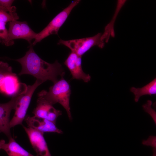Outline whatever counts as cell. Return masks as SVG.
Masks as SVG:
<instances>
[{
    "instance_id": "9a60e30c",
    "label": "cell",
    "mask_w": 156,
    "mask_h": 156,
    "mask_svg": "<svg viewBox=\"0 0 156 156\" xmlns=\"http://www.w3.org/2000/svg\"><path fill=\"white\" fill-rule=\"evenodd\" d=\"M15 74L12 72V68L8 63L0 62V87L7 76Z\"/></svg>"
},
{
    "instance_id": "ba28073f",
    "label": "cell",
    "mask_w": 156,
    "mask_h": 156,
    "mask_svg": "<svg viewBox=\"0 0 156 156\" xmlns=\"http://www.w3.org/2000/svg\"><path fill=\"white\" fill-rule=\"evenodd\" d=\"M36 107L33 113L34 116L47 119L56 124L57 118L62 114V112L55 109L44 98L38 96Z\"/></svg>"
},
{
    "instance_id": "277c9868",
    "label": "cell",
    "mask_w": 156,
    "mask_h": 156,
    "mask_svg": "<svg viewBox=\"0 0 156 156\" xmlns=\"http://www.w3.org/2000/svg\"><path fill=\"white\" fill-rule=\"evenodd\" d=\"M44 81L36 79L32 85L27 86L26 91L18 99L13 117L10 121V128L18 125H22L29 107L32 96L37 87Z\"/></svg>"
},
{
    "instance_id": "44dd1931",
    "label": "cell",
    "mask_w": 156,
    "mask_h": 156,
    "mask_svg": "<svg viewBox=\"0 0 156 156\" xmlns=\"http://www.w3.org/2000/svg\"><path fill=\"white\" fill-rule=\"evenodd\" d=\"M156 148H153V156H156Z\"/></svg>"
},
{
    "instance_id": "3957f363",
    "label": "cell",
    "mask_w": 156,
    "mask_h": 156,
    "mask_svg": "<svg viewBox=\"0 0 156 156\" xmlns=\"http://www.w3.org/2000/svg\"><path fill=\"white\" fill-rule=\"evenodd\" d=\"M104 41L102 36V34L99 33L89 37L68 40L60 39L58 44L65 46L71 52L81 57L93 46H97L100 48H103L104 46Z\"/></svg>"
},
{
    "instance_id": "30bf717a",
    "label": "cell",
    "mask_w": 156,
    "mask_h": 156,
    "mask_svg": "<svg viewBox=\"0 0 156 156\" xmlns=\"http://www.w3.org/2000/svg\"><path fill=\"white\" fill-rule=\"evenodd\" d=\"M72 76V79H82L87 83L91 79L90 76L83 71L81 66V57L71 52L64 62Z\"/></svg>"
},
{
    "instance_id": "52a82bcc",
    "label": "cell",
    "mask_w": 156,
    "mask_h": 156,
    "mask_svg": "<svg viewBox=\"0 0 156 156\" xmlns=\"http://www.w3.org/2000/svg\"><path fill=\"white\" fill-rule=\"evenodd\" d=\"M37 34L27 22L13 20L9 22L7 38L2 43L6 46H11L14 44V40L23 39L31 44V41L35 39Z\"/></svg>"
},
{
    "instance_id": "8992f818",
    "label": "cell",
    "mask_w": 156,
    "mask_h": 156,
    "mask_svg": "<svg viewBox=\"0 0 156 156\" xmlns=\"http://www.w3.org/2000/svg\"><path fill=\"white\" fill-rule=\"evenodd\" d=\"M27 86L21 83L16 93L12 96L10 100L4 103H0V133H4L9 139L12 137L10 133V116L11 111L15 109L19 98L25 91Z\"/></svg>"
},
{
    "instance_id": "7402d4cb",
    "label": "cell",
    "mask_w": 156,
    "mask_h": 156,
    "mask_svg": "<svg viewBox=\"0 0 156 156\" xmlns=\"http://www.w3.org/2000/svg\"><path fill=\"white\" fill-rule=\"evenodd\" d=\"M4 57H0V59H3Z\"/></svg>"
},
{
    "instance_id": "7a4b0ae2",
    "label": "cell",
    "mask_w": 156,
    "mask_h": 156,
    "mask_svg": "<svg viewBox=\"0 0 156 156\" xmlns=\"http://www.w3.org/2000/svg\"><path fill=\"white\" fill-rule=\"evenodd\" d=\"M71 93L70 84L63 76L50 87L48 91L43 90L38 95L53 105L57 103L60 104L66 110L68 118L71 120L72 119L70 106Z\"/></svg>"
},
{
    "instance_id": "5b68a950",
    "label": "cell",
    "mask_w": 156,
    "mask_h": 156,
    "mask_svg": "<svg viewBox=\"0 0 156 156\" xmlns=\"http://www.w3.org/2000/svg\"><path fill=\"white\" fill-rule=\"evenodd\" d=\"M80 0H75L57 15L42 31L37 34L34 41L31 44L35 45L42 40L53 34H58L61 26L68 18L73 8L77 5Z\"/></svg>"
},
{
    "instance_id": "ac0fdd59",
    "label": "cell",
    "mask_w": 156,
    "mask_h": 156,
    "mask_svg": "<svg viewBox=\"0 0 156 156\" xmlns=\"http://www.w3.org/2000/svg\"><path fill=\"white\" fill-rule=\"evenodd\" d=\"M152 104L151 101L148 100L146 103L142 106V107L144 111L151 116L156 124V113L155 110L151 107Z\"/></svg>"
},
{
    "instance_id": "ffe728a7",
    "label": "cell",
    "mask_w": 156,
    "mask_h": 156,
    "mask_svg": "<svg viewBox=\"0 0 156 156\" xmlns=\"http://www.w3.org/2000/svg\"><path fill=\"white\" fill-rule=\"evenodd\" d=\"M142 143L144 145L156 148V137L155 136H150L146 140H143Z\"/></svg>"
},
{
    "instance_id": "e0dca14e",
    "label": "cell",
    "mask_w": 156,
    "mask_h": 156,
    "mask_svg": "<svg viewBox=\"0 0 156 156\" xmlns=\"http://www.w3.org/2000/svg\"><path fill=\"white\" fill-rule=\"evenodd\" d=\"M12 0H0V11L7 12H15V8H13L12 4L14 1Z\"/></svg>"
},
{
    "instance_id": "d6986e66",
    "label": "cell",
    "mask_w": 156,
    "mask_h": 156,
    "mask_svg": "<svg viewBox=\"0 0 156 156\" xmlns=\"http://www.w3.org/2000/svg\"><path fill=\"white\" fill-rule=\"evenodd\" d=\"M8 30L6 27V23L0 22V42L6 40L8 37Z\"/></svg>"
},
{
    "instance_id": "9c48e42d",
    "label": "cell",
    "mask_w": 156,
    "mask_h": 156,
    "mask_svg": "<svg viewBox=\"0 0 156 156\" xmlns=\"http://www.w3.org/2000/svg\"><path fill=\"white\" fill-rule=\"evenodd\" d=\"M38 156H51L44 137V133L23 126Z\"/></svg>"
},
{
    "instance_id": "8fae6325",
    "label": "cell",
    "mask_w": 156,
    "mask_h": 156,
    "mask_svg": "<svg viewBox=\"0 0 156 156\" xmlns=\"http://www.w3.org/2000/svg\"><path fill=\"white\" fill-rule=\"evenodd\" d=\"M25 119L29 127L40 132L63 133L62 131L57 127L55 123L47 119L28 116H26Z\"/></svg>"
},
{
    "instance_id": "2e32d148",
    "label": "cell",
    "mask_w": 156,
    "mask_h": 156,
    "mask_svg": "<svg viewBox=\"0 0 156 156\" xmlns=\"http://www.w3.org/2000/svg\"><path fill=\"white\" fill-rule=\"evenodd\" d=\"M19 17L15 12H7L0 11V22L6 23L13 20H17Z\"/></svg>"
},
{
    "instance_id": "6da1fadb",
    "label": "cell",
    "mask_w": 156,
    "mask_h": 156,
    "mask_svg": "<svg viewBox=\"0 0 156 156\" xmlns=\"http://www.w3.org/2000/svg\"><path fill=\"white\" fill-rule=\"evenodd\" d=\"M14 60L21 65L19 75L29 74L37 79L44 82L49 80L54 84L58 80V76L63 77L65 74L62 65L57 60L51 64L43 60L35 52L31 45L23 57Z\"/></svg>"
},
{
    "instance_id": "4fadbf2b",
    "label": "cell",
    "mask_w": 156,
    "mask_h": 156,
    "mask_svg": "<svg viewBox=\"0 0 156 156\" xmlns=\"http://www.w3.org/2000/svg\"><path fill=\"white\" fill-rule=\"evenodd\" d=\"M15 74L7 76L0 87V92L7 95L13 96L18 90L21 84Z\"/></svg>"
},
{
    "instance_id": "7c38bea8",
    "label": "cell",
    "mask_w": 156,
    "mask_h": 156,
    "mask_svg": "<svg viewBox=\"0 0 156 156\" xmlns=\"http://www.w3.org/2000/svg\"><path fill=\"white\" fill-rule=\"evenodd\" d=\"M9 139L8 143H6L3 140H0V150H4L8 156H38L33 155L27 151L12 137Z\"/></svg>"
},
{
    "instance_id": "5bb4252c",
    "label": "cell",
    "mask_w": 156,
    "mask_h": 156,
    "mask_svg": "<svg viewBox=\"0 0 156 156\" xmlns=\"http://www.w3.org/2000/svg\"><path fill=\"white\" fill-rule=\"evenodd\" d=\"M131 92L135 95V101L138 102L141 96L145 95L156 94V78H155L149 83L141 88H136L134 87L131 88Z\"/></svg>"
}]
</instances>
